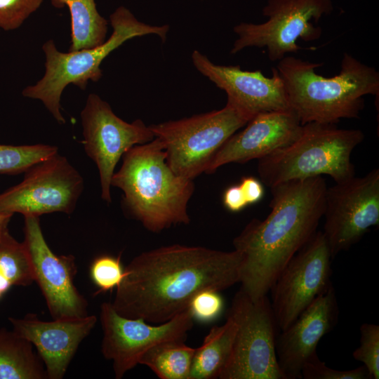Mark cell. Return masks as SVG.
<instances>
[{"mask_svg":"<svg viewBox=\"0 0 379 379\" xmlns=\"http://www.w3.org/2000/svg\"><path fill=\"white\" fill-rule=\"evenodd\" d=\"M241 254L172 244L145 251L124 268L112 303L131 319L161 324L188 309L196 294L239 282Z\"/></svg>","mask_w":379,"mask_h":379,"instance_id":"1","label":"cell"},{"mask_svg":"<svg viewBox=\"0 0 379 379\" xmlns=\"http://www.w3.org/2000/svg\"><path fill=\"white\" fill-rule=\"evenodd\" d=\"M271 212L248 222L233 240L241 255V288L257 300L267 293L292 257L316 233L323 217L327 185L322 176L270 187Z\"/></svg>","mask_w":379,"mask_h":379,"instance_id":"2","label":"cell"},{"mask_svg":"<svg viewBox=\"0 0 379 379\" xmlns=\"http://www.w3.org/2000/svg\"><path fill=\"white\" fill-rule=\"evenodd\" d=\"M322 63L293 56L278 61L291 109L302 125L310 122L336 124L342 119H357L364 107V96L379 95V73L349 53L341 60L340 73L318 74Z\"/></svg>","mask_w":379,"mask_h":379,"instance_id":"3","label":"cell"},{"mask_svg":"<svg viewBox=\"0 0 379 379\" xmlns=\"http://www.w3.org/2000/svg\"><path fill=\"white\" fill-rule=\"evenodd\" d=\"M166 157L158 138L135 145L124 154L111 180V186L124 192V211L152 232L190 222L187 204L194 190L193 180L176 175Z\"/></svg>","mask_w":379,"mask_h":379,"instance_id":"4","label":"cell"},{"mask_svg":"<svg viewBox=\"0 0 379 379\" xmlns=\"http://www.w3.org/2000/svg\"><path fill=\"white\" fill-rule=\"evenodd\" d=\"M113 32L100 45L91 48L63 53L53 40L42 46L45 54V73L35 84L25 87L24 97L39 100L60 124L66 121L61 113L60 100L65 88L73 84L86 89L88 81H98L102 76V62L126 41L147 34H156L163 42L169 31L168 25H152L139 21L126 7L117 8L109 15Z\"/></svg>","mask_w":379,"mask_h":379,"instance_id":"5","label":"cell"},{"mask_svg":"<svg viewBox=\"0 0 379 379\" xmlns=\"http://www.w3.org/2000/svg\"><path fill=\"white\" fill-rule=\"evenodd\" d=\"M364 139L359 129L339 128L334 124H305L293 142L258 159L260 180L272 187L322 175L335 182L352 178L355 171L351 154Z\"/></svg>","mask_w":379,"mask_h":379,"instance_id":"6","label":"cell"},{"mask_svg":"<svg viewBox=\"0 0 379 379\" xmlns=\"http://www.w3.org/2000/svg\"><path fill=\"white\" fill-rule=\"evenodd\" d=\"M253 117L227 101L218 110L149 126L163 142L166 161L178 175L194 180L205 173L224 142Z\"/></svg>","mask_w":379,"mask_h":379,"instance_id":"7","label":"cell"},{"mask_svg":"<svg viewBox=\"0 0 379 379\" xmlns=\"http://www.w3.org/2000/svg\"><path fill=\"white\" fill-rule=\"evenodd\" d=\"M237 324L231 354L220 379H286L276 353L278 328L267 295L253 300L241 288L227 314Z\"/></svg>","mask_w":379,"mask_h":379,"instance_id":"8","label":"cell"},{"mask_svg":"<svg viewBox=\"0 0 379 379\" xmlns=\"http://www.w3.org/2000/svg\"><path fill=\"white\" fill-rule=\"evenodd\" d=\"M333 11L332 0H267L262 23L241 22L234 27L238 36L230 51L236 54L248 47L266 48L271 61H279L287 54L302 48L297 40L312 41L321 37L317 22Z\"/></svg>","mask_w":379,"mask_h":379,"instance_id":"9","label":"cell"},{"mask_svg":"<svg viewBox=\"0 0 379 379\" xmlns=\"http://www.w3.org/2000/svg\"><path fill=\"white\" fill-rule=\"evenodd\" d=\"M24 173L20 182L0 193V213L39 217L74 212L84 190V179L65 156L58 152Z\"/></svg>","mask_w":379,"mask_h":379,"instance_id":"10","label":"cell"},{"mask_svg":"<svg viewBox=\"0 0 379 379\" xmlns=\"http://www.w3.org/2000/svg\"><path fill=\"white\" fill-rule=\"evenodd\" d=\"M331 259L322 231H317L284 267L270 290L272 309L280 331L332 286Z\"/></svg>","mask_w":379,"mask_h":379,"instance_id":"11","label":"cell"},{"mask_svg":"<svg viewBox=\"0 0 379 379\" xmlns=\"http://www.w3.org/2000/svg\"><path fill=\"white\" fill-rule=\"evenodd\" d=\"M80 117L84 150L97 166L101 197L110 203L111 180L119 159L131 147L152 140L154 135L141 119L128 123L119 118L95 93L88 95Z\"/></svg>","mask_w":379,"mask_h":379,"instance_id":"12","label":"cell"},{"mask_svg":"<svg viewBox=\"0 0 379 379\" xmlns=\"http://www.w3.org/2000/svg\"><path fill=\"white\" fill-rule=\"evenodd\" d=\"M324 231L332 258L379 225V170L327 187Z\"/></svg>","mask_w":379,"mask_h":379,"instance_id":"13","label":"cell"},{"mask_svg":"<svg viewBox=\"0 0 379 379\" xmlns=\"http://www.w3.org/2000/svg\"><path fill=\"white\" fill-rule=\"evenodd\" d=\"M100 319L103 333L101 351L106 359L112 361L117 379L138 364L141 356L154 345L166 340H185L194 324L188 309L153 326L142 319L120 315L107 302L100 306Z\"/></svg>","mask_w":379,"mask_h":379,"instance_id":"14","label":"cell"},{"mask_svg":"<svg viewBox=\"0 0 379 379\" xmlns=\"http://www.w3.org/2000/svg\"><path fill=\"white\" fill-rule=\"evenodd\" d=\"M22 241L29 258L34 281L39 285L53 319L88 315V302L74 284L75 257L58 255L46 243L39 217H24Z\"/></svg>","mask_w":379,"mask_h":379,"instance_id":"15","label":"cell"},{"mask_svg":"<svg viewBox=\"0 0 379 379\" xmlns=\"http://www.w3.org/2000/svg\"><path fill=\"white\" fill-rule=\"evenodd\" d=\"M192 60L201 74L225 91L227 101L251 117L291 109L277 68H272V77H267L260 70L247 71L239 65L215 64L197 50L193 51Z\"/></svg>","mask_w":379,"mask_h":379,"instance_id":"16","label":"cell"},{"mask_svg":"<svg viewBox=\"0 0 379 379\" xmlns=\"http://www.w3.org/2000/svg\"><path fill=\"white\" fill-rule=\"evenodd\" d=\"M246 126L220 147L206 173H213L227 164H242L265 157L293 142L302 128L299 118L291 109L259 113Z\"/></svg>","mask_w":379,"mask_h":379,"instance_id":"17","label":"cell"},{"mask_svg":"<svg viewBox=\"0 0 379 379\" xmlns=\"http://www.w3.org/2000/svg\"><path fill=\"white\" fill-rule=\"evenodd\" d=\"M13 330L34 346L49 379H61L77 350L97 322L95 315L41 321L36 315L9 317Z\"/></svg>","mask_w":379,"mask_h":379,"instance_id":"18","label":"cell"},{"mask_svg":"<svg viewBox=\"0 0 379 379\" xmlns=\"http://www.w3.org/2000/svg\"><path fill=\"white\" fill-rule=\"evenodd\" d=\"M338 310L333 287L318 296L276 339V353L286 379L302 378L305 362L317 353L320 339L331 331Z\"/></svg>","mask_w":379,"mask_h":379,"instance_id":"19","label":"cell"},{"mask_svg":"<svg viewBox=\"0 0 379 379\" xmlns=\"http://www.w3.org/2000/svg\"><path fill=\"white\" fill-rule=\"evenodd\" d=\"M237 324L229 315L225 323L211 328L201 345L195 348L189 379L219 378L231 354Z\"/></svg>","mask_w":379,"mask_h":379,"instance_id":"20","label":"cell"},{"mask_svg":"<svg viewBox=\"0 0 379 379\" xmlns=\"http://www.w3.org/2000/svg\"><path fill=\"white\" fill-rule=\"evenodd\" d=\"M47 374L33 345L13 330L0 328V379H45Z\"/></svg>","mask_w":379,"mask_h":379,"instance_id":"21","label":"cell"},{"mask_svg":"<svg viewBox=\"0 0 379 379\" xmlns=\"http://www.w3.org/2000/svg\"><path fill=\"white\" fill-rule=\"evenodd\" d=\"M55 8L67 7L71 19L69 51L96 47L105 41L108 21L98 12L95 0H50Z\"/></svg>","mask_w":379,"mask_h":379,"instance_id":"22","label":"cell"},{"mask_svg":"<svg viewBox=\"0 0 379 379\" xmlns=\"http://www.w3.org/2000/svg\"><path fill=\"white\" fill-rule=\"evenodd\" d=\"M194 350L185 340H166L148 349L138 364L149 368L161 379H189Z\"/></svg>","mask_w":379,"mask_h":379,"instance_id":"23","label":"cell"},{"mask_svg":"<svg viewBox=\"0 0 379 379\" xmlns=\"http://www.w3.org/2000/svg\"><path fill=\"white\" fill-rule=\"evenodd\" d=\"M34 281L29 256L22 242L8 229L0 232V299L14 286H27Z\"/></svg>","mask_w":379,"mask_h":379,"instance_id":"24","label":"cell"},{"mask_svg":"<svg viewBox=\"0 0 379 379\" xmlns=\"http://www.w3.org/2000/svg\"><path fill=\"white\" fill-rule=\"evenodd\" d=\"M58 152L56 146L46 144H0V173L18 175L25 173L34 164Z\"/></svg>","mask_w":379,"mask_h":379,"instance_id":"25","label":"cell"},{"mask_svg":"<svg viewBox=\"0 0 379 379\" xmlns=\"http://www.w3.org/2000/svg\"><path fill=\"white\" fill-rule=\"evenodd\" d=\"M353 357L361 361L371 379L379 378V326L364 323L360 326V345Z\"/></svg>","mask_w":379,"mask_h":379,"instance_id":"26","label":"cell"},{"mask_svg":"<svg viewBox=\"0 0 379 379\" xmlns=\"http://www.w3.org/2000/svg\"><path fill=\"white\" fill-rule=\"evenodd\" d=\"M90 276L99 292L117 288L124 277L120 255H102L95 258L90 267Z\"/></svg>","mask_w":379,"mask_h":379,"instance_id":"27","label":"cell"},{"mask_svg":"<svg viewBox=\"0 0 379 379\" xmlns=\"http://www.w3.org/2000/svg\"><path fill=\"white\" fill-rule=\"evenodd\" d=\"M44 0H0V29L13 31L24 22L42 4Z\"/></svg>","mask_w":379,"mask_h":379,"instance_id":"28","label":"cell"},{"mask_svg":"<svg viewBox=\"0 0 379 379\" xmlns=\"http://www.w3.org/2000/svg\"><path fill=\"white\" fill-rule=\"evenodd\" d=\"M301 377L305 379H370L368 371L364 365L347 371L333 369L321 361L317 353L303 364Z\"/></svg>","mask_w":379,"mask_h":379,"instance_id":"29","label":"cell"},{"mask_svg":"<svg viewBox=\"0 0 379 379\" xmlns=\"http://www.w3.org/2000/svg\"><path fill=\"white\" fill-rule=\"evenodd\" d=\"M223 300L219 291L206 289L195 295L188 310L194 320L209 322L215 319L222 312Z\"/></svg>","mask_w":379,"mask_h":379,"instance_id":"30","label":"cell"},{"mask_svg":"<svg viewBox=\"0 0 379 379\" xmlns=\"http://www.w3.org/2000/svg\"><path fill=\"white\" fill-rule=\"evenodd\" d=\"M239 185L244 193L248 206L260 201L264 196L262 182L255 177H243Z\"/></svg>","mask_w":379,"mask_h":379,"instance_id":"31","label":"cell"},{"mask_svg":"<svg viewBox=\"0 0 379 379\" xmlns=\"http://www.w3.org/2000/svg\"><path fill=\"white\" fill-rule=\"evenodd\" d=\"M222 203L231 212H239L248 206L239 185H232L225 190L222 196Z\"/></svg>","mask_w":379,"mask_h":379,"instance_id":"32","label":"cell"},{"mask_svg":"<svg viewBox=\"0 0 379 379\" xmlns=\"http://www.w3.org/2000/svg\"><path fill=\"white\" fill-rule=\"evenodd\" d=\"M13 215L0 213V232L8 230V225Z\"/></svg>","mask_w":379,"mask_h":379,"instance_id":"33","label":"cell"},{"mask_svg":"<svg viewBox=\"0 0 379 379\" xmlns=\"http://www.w3.org/2000/svg\"><path fill=\"white\" fill-rule=\"evenodd\" d=\"M199 1H202V0H199Z\"/></svg>","mask_w":379,"mask_h":379,"instance_id":"34","label":"cell"}]
</instances>
